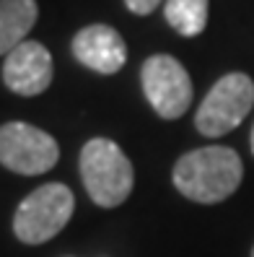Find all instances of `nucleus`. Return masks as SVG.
Wrapping results in <instances>:
<instances>
[{
    "instance_id": "7ed1b4c3",
    "label": "nucleus",
    "mask_w": 254,
    "mask_h": 257,
    "mask_svg": "<svg viewBox=\"0 0 254 257\" xmlns=\"http://www.w3.org/2000/svg\"><path fill=\"white\" fill-rule=\"evenodd\" d=\"M73 210H76V198H73L70 187L60 182L42 185L32 195H26L16 208L13 234L24 244H44L65 229Z\"/></svg>"
},
{
    "instance_id": "9d476101",
    "label": "nucleus",
    "mask_w": 254,
    "mask_h": 257,
    "mask_svg": "<svg viewBox=\"0 0 254 257\" xmlns=\"http://www.w3.org/2000/svg\"><path fill=\"white\" fill-rule=\"evenodd\" d=\"M163 16L182 37H197L207 26V0H166Z\"/></svg>"
},
{
    "instance_id": "1a4fd4ad",
    "label": "nucleus",
    "mask_w": 254,
    "mask_h": 257,
    "mask_svg": "<svg viewBox=\"0 0 254 257\" xmlns=\"http://www.w3.org/2000/svg\"><path fill=\"white\" fill-rule=\"evenodd\" d=\"M37 16V0H0V55H8L26 42Z\"/></svg>"
},
{
    "instance_id": "ddd939ff",
    "label": "nucleus",
    "mask_w": 254,
    "mask_h": 257,
    "mask_svg": "<svg viewBox=\"0 0 254 257\" xmlns=\"http://www.w3.org/2000/svg\"><path fill=\"white\" fill-rule=\"evenodd\" d=\"M251 257H254V247H251Z\"/></svg>"
},
{
    "instance_id": "f257e3e1",
    "label": "nucleus",
    "mask_w": 254,
    "mask_h": 257,
    "mask_svg": "<svg viewBox=\"0 0 254 257\" xmlns=\"http://www.w3.org/2000/svg\"><path fill=\"white\" fill-rule=\"evenodd\" d=\"M171 179L187 200L215 205L238 190L244 179V164L231 146H202L179 156Z\"/></svg>"
},
{
    "instance_id": "6e6552de",
    "label": "nucleus",
    "mask_w": 254,
    "mask_h": 257,
    "mask_svg": "<svg viewBox=\"0 0 254 257\" xmlns=\"http://www.w3.org/2000/svg\"><path fill=\"white\" fill-rule=\"evenodd\" d=\"M73 57L88 70H96L101 75H114L127 63V47L119 32L109 24H91L83 26L73 37Z\"/></svg>"
},
{
    "instance_id": "20e7f679",
    "label": "nucleus",
    "mask_w": 254,
    "mask_h": 257,
    "mask_svg": "<svg viewBox=\"0 0 254 257\" xmlns=\"http://www.w3.org/2000/svg\"><path fill=\"white\" fill-rule=\"evenodd\" d=\"M254 107V81L246 73H226L205 94L195 114V127L205 138H220L246 119Z\"/></svg>"
},
{
    "instance_id": "f8f14e48",
    "label": "nucleus",
    "mask_w": 254,
    "mask_h": 257,
    "mask_svg": "<svg viewBox=\"0 0 254 257\" xmlns=\"http://www.w3.org/2000/svg\"><path fill=\"white\" fill-rule=\"evenodd\" d=\"M249 143H251V154H254V127H251V135H249Z\"/></svg>"
},
{
    "instance_id": "423d86ee",
    "label": "nucleus",
    "mask_w": 254,
    "mask_h": 257,
    "mask_svg": "<svg viewBox=\"0 0 254 257\" xmlns=\"http://www.w3.org/2000/svg\"><path fill=\"white\" fill-rule=\"evenodd\" d=\"M60 161V146L50 133L29 122L0 125V164L6 169L37 177L50 172Z\"/></svg>"
},
{
    "instance_id": "0eeeda50",
    "label": "nucleus",
    "mask_w": 254,
    "mask_h": 257,
    "mask_svg": "<svg viewBox=\"0 0 254 257\" xmlns=\"http://www.w3.org/2000/svg\"><path fill=\"white\" fill-rule=\"evenodd\" d=\"M3 83L19 96H39L52 83V55L42 42L26 39L6 55Z\"/></svg>"
},
{
    "instance_id": "9b49d317",
    "label": "nucleus",
    "mask_w": 254,
    "mask_h": 257,
    "mask_svg": "<svg viewBox=\"0 0 254 257\" xmlns=\"http://www.w3.org/2000/svg\"><path fill=\"white\" fill-rule=\"evenodd\" d=\"M161 3H166V0H125L127 11H132L135 16H151Z\"/></svg>"
},
{
    "instance_id": "39448f33",
    "label": "nucleus",
    "mask_w": 254,
    "mask_h": 257,
    "mask_svg": "<svg viewBox=\"0 0 254 257\" xmlns=\"http://www.w3.org/2000/svg\"><path fill=\"white\" fill-rule=\"evenodd\" d=\"M140 83L148 104L163 119H179L192 104V78L171 55H151L143 63Z\"/></svg>"
},
{
    "instance_id": "f03ea898",
    "label": "nucleus",
    "mask_w": 254,
    "mask_h": 257,
    "mask_svg": "<svg viewBox=\"0 0 254 257\" xmlns=\"http://www.w3.org/2000/svg\"><path fill=\"white\" fill-rule=\"evenodd\" d=\"M83 187L99 208L122 205L135 185V172L125 151L109 138H94L81 148Z\"/></svg>"
}]
</instances>
